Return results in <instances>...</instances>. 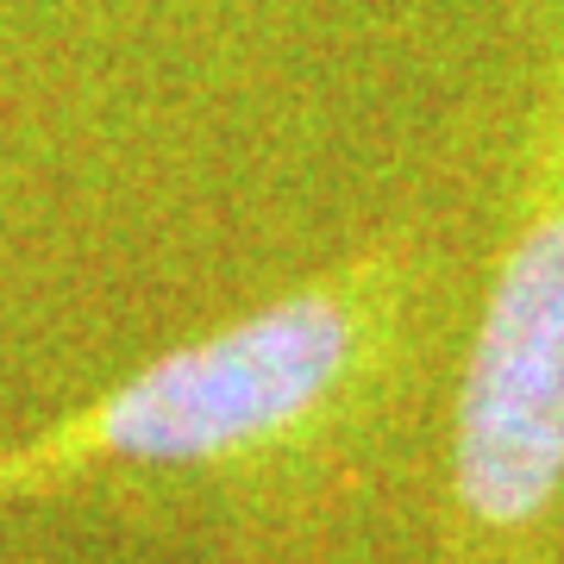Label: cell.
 Listing matches in <instances>:
<instances>
[{"mask_svg":"<svg viewBox=\"0 0 564 564\" xmlns=\"http://www.w3.org/2000/svg\"><path fill=\"white\" fill-rule=\"evenodd\" d=\"M377 314V270L307 282L195 345H176L32 445L0 452V489H32L95 464L232 458L326 408L358 370Z\"/></svg>","mask_w":564,"mask_h":564,"instance_id":"obj_1","label":"cell"},{"mask_svg":"<svg viewBox=\"0 0 564 564\" xmlns=\"http://www.w3.org/2000/svg\"><path fill=\"white\" fill-rule=\"evenodd\" d=\"M458 514L484 545H508L564 489V151L540 170V202L514 226L464 364Z\"/></svg>","mask_w":564,"mask_h":564,"instance_id":"obj_2","label":"cell"}]
</instances>
